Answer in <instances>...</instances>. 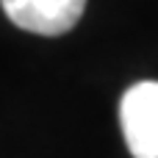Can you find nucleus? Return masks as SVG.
<instances>
[{
	"instance_id": "f257e3e1",
	"label": "nucleus",
	"mask_w": 158,
	"mask_h": 158,
	"mask_svg": "<svg viewBox=\"0 0 158 158\" xmlns=\"http://www.w3.org/2000/svg\"><path fill=\"white\" fill-rule=\"evenodd\" d=\"M122 136L133 158H158V81H142L122 94Z\"/></svg>"
},
{
	"instance_id": "f03ea898",
	"label": "nucleus",
	"mask_w": 158,
	"mask_h": 158,
	"mask_svg": "<svg viewBox=\"0 0 158 158\" xmlns=\"http://www.w3.org/2000/svg\"><path fill=\"white\" fill-rule=\"evenodd\" d=\"M6 17L39 36H61L72 31L86 8V0H0Z\"/></svg>"
}]
</instances>
